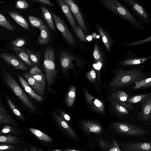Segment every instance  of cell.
<instances>
[{
  "instance_id": "obj_1",
  "label": "cell",
  "mask_w": 151,
  "mask_h": 151,
  "mask_svg": "<svg viewBox=\"0 0 151 151\" xmlns=\"http://www.w3.org/2000/svg\"><path fill=\"white\" fill-rule=\"evenodd\" d=\"M146 78L139 69L118 70L109 83L112 90L123 88Z\"/></svg>"
},
{
  "instance_id": "obj_2",
  "label": "cell",
  "mask_w": 151,
  "mask_h": 151,
  "mask_svg": "<svg viewBox=\"0 0 151 151\" xmlns=\"http://www.w3.org/2000/svg\"><path fill=\"white\" fill-rule=\"evenodd\" d=\"M106 8L131 24L139 30H143V24L124 5L117 0H97Z\"/></svg>"
},
{
  "instance_id": "obj_3",
  "label": "cell",
  "mask_w": 151,
  "mask_h": 151,
  "mask_svg": "<svg viewBox=\"0 0 151 151\" xmlns=\"http://www.w3.org/2000/svg\"><path fill=\"white\" fill-rule=\"evenodd\" d=\"M55 55L54 50L52 47L49 46L46 48L44 51L42 66L49 91H51V87L56 76Z\"/></svg>"
},
{
  "instance_id": "obj_4",
  "label": "cell",
  "mask_w": 151,
  "mask_h": 151,
  "mask_svg": "<svg viewBox=\"0 0 151 151\" xmlns=\"http://www.w3.org/2000/svg\"><path fill=\"white\" fill-rule=\"evenodd\" d=\"M3 76L6 83L15 94L26 106L35 111V108L31 101L11 75L4 70H3Z\"/></svg>"
},
{
  "instance_id": "obj_5",
  "label": "cell",
  "mask_w": 151,
  "mask_h": 151,
  "mask_svg": "<svg viewBox=\"0 0 151 151\" xmlns=\"http://www.w3.org/2000/svg\"><path fill=\"white\" fill-rule=\"evenodd\" d=\"M131 9L139 22L143 25L151 22V16L145 8L136 0H121Z\"/></svg>"
},
{
  "instance_id": "obj_6",
  "label": "cell",
  "mask_w": 151,
  "mask_h": 151,
  "mask_svg": "<svg viewBox=\"0 0 151 151\" xmlns=\"http://www.w3.org/2000/svg\"><path fill=\"white\" fill-rule=\"evenodd\" d=\"M112 126L116 132L126 135L141 136L147 133L145 130L130 124L117 122L112 123Z\"/></svg>"
},
{
  "instance_id": "obj_7",
  "label": "cell",
  "mask_w": 151,
  "mask_h": 151,
  "mask_svg": "<svg viewBox=\"0 0 151 151\" xmlns=\"http://www.w3.org/2000/svg\"><path fill=\"white\" fill-rule=\"evenodd\" d=\"M50 13L56 27L61 33L65 40L70 45H74L76 43V40L64 22L55 13L52 11Z\"/></svg>"
},
{
  "instance_id": "obj_8",
  "label": "cell",
  "mask_w": 151,
  "mask_h": 151,
  "mask_svg": "<svg viewBox=\"0 0 151 151\" xmlns=\"http://www.w3.org/2000/svg\"><path fill=\"white\" fill-rule=\"evenodd\" d=\"M86 102L89 108L96 113L101 114L105 113L104 105L101 101L92 96L85 88L83 87Z\"/></svg>"
},
{
  "instance_id": "obj_9",
  "label": "cell",
  "mask_w": 151,
  "mask_h": 151,
  "mask_svg": "<svg viewBox=\"0 0 151 151\" xmlns=\"http://www.w3.org/2000/svg\"><path fill=\"white\" fill-rule=\"evenodd\" d=\"M70 8L75 19L83 32L86 33L87 28L81 11L73 0H63Z\"/></svg>"
},
{
  "instance_id": "obj_10",
  "label": "cell",
  "mask_w": 151,
  "mask_h": 151,
  "mask_svg": "<svg viewBox=\"0 0 151 151\" xmlns=\"http://www.w3.org/2000/svg\"><path fill=\"white\" fill-rule=\"evenodd\" d=\"M120 146L124 151H151V142H129Z\"/></svg>"
},
{
  "instance_id": "obj_11",
  "label": "cell",
  "mask_w": 151,
  "mask_h": 151,
  "mask_svg": "<svg viewBox=\"0 0 151 151\" xmlns=\"http://www.w3.org/2000/svg\"><path fill=\"white\" fill-rule=\"evenodd\" d=\"M139 103L142 105L137 118L140 120L148 122L151 119V93Z\"/></svg>"
},
{
  "instance_id": "obj_12",
  "label": "cell",
  "mask_w": 151,
  "mask_h": 151,
  "mask_svg": "<svg viewBox=\"0 0 151 151\" xmlns=\"http://www.w3.org/2000/svg\"><path fill=\"white\" fill-rule=\"evenodd\" d=\"M1 58L14 68L21 70H28L27 66L14 55L6 53H1Z\"/></svg>"
},
{
  "instance_id": "obj_13",
  "label": "cell",
  "mask_w": 151,
  "mask_h": 151,
  "mask_svg": "<svg viewBox=\"0 0 151 151\" xmlns=\"http://www.w3.org/2000/svg\"><path fill=\"white\" fill-rule=\"evenodd\" d=\"M128 94L124 91L122 90H117L113 92L111 94L110 100L117 102L128 110H132L134 108L133 104L128 102Z\"/></svg>"
},
{
  "instance_id": "obj_14",
  "label": "cell",
  "mask_w": 151,
  "mask_h": 151,
  "mask_svg": "<svg viewBox=\"0 0 151 151\" xmlns=\"http://www.w3.org/2000/svg\"><path fill=\"white\" fill-rule=\"evenodd\" d=\"M82 128L83 130L88 133L99 134L103 130V127L98 122L89 120H83L81 122Z\"/></svg>"
},
{
  "instance_id": "obj_15",
  "label": "cell",
  "mask_w": 151,
  "mask_h": 151,
  "mask_svg": "<svg viewBox=\"0 0 151 151\" xmlns=\"http://www.w3.org/2000/svg\"><path fill=\"white\" fill-rule=\"evenodd\" d=\"M75 58V56L65 51H61L60 55V61L62 69L66 71L72 68L73 66V61Z\"/></svg>"
},
{
  "instance_id": "obj_16",
  "label": "cell",
  "mask_w": 151,
  "mask_h": 151,
  "mask_svg": "<svg viewBox=\"0 0 151 151\" xmlns=\"http://www.w3.org/2000/svg\"><path fill=\"white\" fill-rule=\"evenodd\" d=\"M55 114L54 116H55L58 122L67 134L73 140H78V136L70 125L61 117L56 114Z\"/></svg>"
},
{
  "instance_id": "obj_17",
  "label": "cell",
  "mask_w": 151,
  "mask_h": 151,
  "mask_svg": "<svg viewBox=\"0 0 151 151\" xmlns=\"http://www.w3.org/2000/svg\"><path fill=\"white\" fill-rule=\"evenodd\" d=\"M23 75L29 84L39 95H43L45 83H41L38 82L32 78L29 73H25Z\"/></svg>"
},
{
  "instance_id": "obj_18",
  "label": "cell",
  "mask_w": 151,
  "mask_h": 151,
  "mask_svg": "<svg viewBox=\"0 0 151 151\" xmlns=\"http://www.w3.org/2000/svg\"><path fill=\"white\" fill-rule=\"evenodd\" d=\"M62 10L69 23L73 29L76 23L70 8L63 0H55Z\"/></svg>"
},
{
  "instance_id": "obj_19",
  "label": "cell",
  "mask_w": 151,
  "mask_h": 151,
  "mask_svg": "<svg viewBox=\"0 0 151 151\" xmlns=\"http://www.w3.org/2000/svg\"><path fill=\"white\" fill-rule=\"evenodd\" d=\"M18 77L25 91L32 97L39 102H41L43 100V98L36 93L30 86L29 84L26 81L22 76L19 75Z\"/></svg>"
},
{
  "instance_id": "obj_20",
  "label": "cell",
  "mask_w": 151,
  "mask_h": 151,
  "mask_svg": "<svg viewBox=\"0 0 151 151\" xmlns=\"http://www.w3.org/2000/svg\"><path fill=\"white\" fill-rule=\"evenodd\" d=\"M112 143L100 139L99 141V145L103 151H121L117 142L114 139L112 140Z\"/></svg>"
},
{
  "instance_id": "obj_21",
  "label": "cell",
  "mask_w": 151,
  "mask_h": 151,
  "mask_svg": "<svg viewBox=\"0 0 151 151\" xmlns=\"http://www.w3.org/2000/svg\"><path fill=\"white\" fill-rule=\"evenodd\" d=\"M40 33L38 38V42L40 45H46L48 44L50 34L47 26L44 24L39 28Z\"/></svg>"
},
{
  "instance_id": "obj_22",
  "label": "cell",
  "mask_w": 151,
  "mask_h": 151,
  "mask_svg": "<svg viewBox=\"0 0 151 151\" xmlns=\"http://www.w3.org/2000/svg\"><path fill=\"white\" fill-rule=\"evenodd\" d=\"M9 14L21 27L25 29L29 30L28 24L25 19L20 14L13 12H9Z\"/></svg>"
},
{
  "instance_id": "obj_23",
  "label": "cell",
  "mask_w": 151,
  "mask_h": 151,
  "mask_svg": "<svg viewBox=\"0 0 151 151\" xmlns=\"http://www.w3.org/2000/svg\"><path fill=\"white\" fill-rule=\"evenodd\" d=\"M96 27L104 44L108 50L109 51L111 45V42L110 37L101 26L97 24Z\"/></svg>"
},
{
  "instance_id": "obj_24",
  "label": "cell",
  "mask_w": 151,
  "mask_h": 151,
  "mask_svg": "<svg viewBox=\"0 0 151 151\" xmlns=\"http://www.w3.org/2000/svg\"><path fill=\"white\" fill-rule=\"evenodd\" d=\"M13 50L16 54L20 58L29 66H32L33 63L29 59L26 50L20 47H14Z\"/></svg>"
},
{
  "instance_id": "obj_25",
  "label": "cell",
  "mask_w": 151,
  "mask_h": 151,
  "mask_svg": "<svg viewBox=\"0 0 151 151\" xmlns=\"http://www.w3.org/2000/svg\"><path fill=\"white\" fill-rule=\"evenodd\" d=\"M114 111L120 116H124L129 114L128 109L120 103L112 100H110Z\"/></svg>"
},
{
  "instance_id": "obj_26",
  "label": "cell",
  "mask_w": 151,
  "mask_h": 151,
  "mask_svg": "<svg viewBox=\"0 0 151 151\" xmlns=\"http://www.w3.org/2000/svg\"><path fill=\"white\" fill-rule=\"evenodd\" d=\"M76 96V89L74 86H71L69 89L66 99L67 106L71 107L75 102Z\"/></svg>"
},
{
  "instance_id": "obj_27",
  "label": "cell",
  "mask_w": 151,
  "mask_h": 151,
  "mask_svg": "<svg viewBox=\"0 0 151 151\" xmlns=\"http://www.w3.org/2000/svg\"><path fill=\"white\" fill-rule=\"evenodd\" d=\"M151 58V55L148 57L142 58H131L121 61L120 64L124 65H131L139 64L143 63Z\"/></svg>"
},
{
  "instance_id": "obj_28",
  "label": "cell",
  "mask_w": 151,
  "mask_h": 151,
  "mask_svg": "<svg viewBox=\"0 0 151 151\" xmlns=\"http://www.w3.org/2000/svg\"><path fill=\"white\" fill-rule=\"evenodd\" d=\"M41 9L45 19L49 27L53 31L55 32V29L53 22V19L50 13L44 6H42Z\"/></svg>"
},
{
  "instance_id": "obj_29",
  "label": "cell",
  "mask_w": 151,
  "mask_h": 151,
  "mask_svg": "<svg viewBox=\"0 0 151 151\" xmlns=\"http://www.w3.org/2000/svg\"><path fill=\"white\" fill-rule=\"evenodd\" d=\"M29 129L32 133L42 140L46 142L52 141V139L50 136L38 129L33 128H30Z\"/></svg>"
},
{
  "instance_id": "obj_30",
  "label": "cell",
  "mask_w": 151,
  "mask_h": 151,
  "mask_svg": "<svg viewBox=\"0 0 151 151\" xmlns=\"http://www.w3.org/2000/svg\"><path fill=\"white\" fill-rule=\"evenodd\" d=\"M93 55L97 64L101 65L103 62L102 57L99 47L96 44L95 45Z\"/></svg>"
},
{
  "instance_id": "obj_31",
  "label": "cell",
  "mask_w": 151,
  "mask_h": 151,
  "mask_svg": "<svg viewBox=\"0 0 151 151\" xmlns=\"http://www.w3.org/2000/svg\"><path fill=\"white\" fill-rule=\"evenodd\" d=\"M150 93L141 94L132 96L129 98L128 102L131 104H136L151 94Z\"/></svg>"
},
{
  "instance_id": "obj_32",
  "label": "cell",
  "mask_w": 151,
  "mask_h": 151,
  "mask_svg": "<svg viewBox=\"0 0 151 151\" xmlns=\"http://www.w3.org/2000/svg\"><path fill=\"white\" fill-rule=\"evenodd\" d=\"M0 25L5 29L11 31H13L14 29L6 18L3 14H0Z\"/></svg>"
},
{
  "instance_id": "obj_33",
  "label": "cell",
  "mask_w": 151,
  "mask_h": 151,
  "mask_svg": "<svg viewBox=\"0 0 151 151\" xmlns=\"http://www.w3.org/2000/svg\"><path fill=\"white\" fill-rule=\"evenodd\" d=\"M28 20L31 25L33 27L39 28L43 24V22L40 19L33 16H29Z\"/></svg>"
},
{
  "instance_id": "obj_34",
  "label": "cell",
  "mask_w": 151,
  "mask_h": 151,
  "mask_svg": "<svg viewBox=\"0 0 151 151\" xmlns=\"http://www.w3.org/2000/svg\"><path fill=\"white\" fill-rule=\"evenodd\" d=\"M151 81V77L144 78L142 80L136 81L134 83L135 85L132 88L134 89H137L142 88Z\"/></svg>"
},
{
  "instance_id": "obj_35",
  "label": "cell",
  "mask_w": 151,
  "mask_h": 151,
  "mask_svg": "<svg viewBox=\"0 0 151 151\" xmlns=\"http://www.w3.org/2000/svg\"><path fill=\"white\" fill-rule=\"evenodd\" d=\"M26 51L32 62L35 64L38 65L39 61V55L30 50L27 49Z\"/></svg>"
},
{
  "instance_id": "obj_36",
  "label": "cell",
  "mask_w": 151,
  "mask_h": 151,
  "mask_svg": "<svg viewBox=\"0 0 151 151\" xmlns=\"http://www.w3.org/2000/svg\"><path fill=\"white\" fill-rule=\"evenodd\" d=\"M6 98L8 104L14 114L21 119H23L24 118L22 114L16 108L11 100L7 96Z\"/></svg>"
},
{
  "instance_id": "obj_37",
  "label": "cell",
  "mask_w": 151,
  "mask_h": 151,
  "mask_svg": "<svg viewBox=\"0 0 151 151\" xmlns=\"http://www.w3.org/2000/svg\"><path fill=\"white\" fill-rule=\"evenodd\" d=\"M150 41H151V35L147 38L143 40H139L133 42L125 43L123 44V45L126 46L133 47Z\"/></svg>"
},
{
  "instance_id": "obj_38",
  "label": "cell",
  "mask_w": 151,
  "mask_h": 151,
  "mask_svg": "<svg viewBox=\"0 0 151 151\" xmlns=\"http://www.w3.org/2000/svg\"><path fill=\"white\" fill-rule=\"evenodd\" d=\"M17 138L11 135L7 136H0V142L2 143H13L17 142Z\"/></svg>"
},
{
  "instance_id": "obj_39",
  "label": "cell",
  "mask_w": 151,
  "mask_h": 151,
  "mask_svg": "<svg viewBox=\"0 0 151 151\" xmlns=\"http://www.w3.org/2000/svg\"><path fill=\"white\" fill-rule=\"evenodd\" d=\"M26 43V41L24 39L18 38L13 40L12 44L14 47H20L25 45Z\"/></svg>"
},
{
  "instance_id": "obj_40",
  "label": "cell",
  "mask_w": 151,
  "mask_h": 151,
  "mask_svg": "<svg viewBox=\"0 0 151 151\" xmlns=\"http://www.w3.org/2000/svg\"><path fill=\"white\" fill-rule=\"evenodd\" d=\"M79 38L83 41H85L86 38L84 34L83 31L78 25H76L73 29Z\"/></svg>"
},
{
  "instance_id": "obj_41",
  "label": "cell",
  "mask_w": 151,
  "mask_h": 151,
  "mask_svg": "<svg viewBox=\"0 0 151 151\" xmlns=\"http://www.w3.org/2000/svg\"><path fill=\"white\" fill-rule=\"evenodd\" d=\"M5 112L0 111V124L4 123H12L13 120L9 116L6 115Z\"/></svg>"
},
{
  "instance_id": "obj_42",
  "label": "cell",
  "mask_w": 151,
  "mask_h": 151,
  "mask_svg": "<svg viewBox=\"0 0 151 151\" xmlns=\"http://www.w3.org/2000/svg\"><path fill=\"white\" fill-rule=\"evenodd\" d=\"M15 7L18 9H25L29 7V5L24 0H19L16 2Z\"/></svg>"
},
{
  "instance_id": "obj_43",
  "label": "cell",
  "mask_w": 151,
  "mask_h": 151,
  "mask_svg": "<svg viewBox=\"0 0 151 151\" xmlns=\"http://www.w3.org/2000/svg\"><path fill=\"white\" fill-rule=\"evenodd\" d=\"M31 77L38 82L42 83H45V77L43 73H41L34 75H30Z\"/></svg>"
},
{
  "instance_id": "obj_44",
  "label": "cell",
  "mask_w": 151,
  "mask_h": 151,
  "mask_svg": "<svg viewBox=\"0 0 151 151\" xmlns=\"http://www.w3.org/2000/svg\"><path fill=\"white\" fill-rule=\"evenodd\" d=\"M87 78L88 80L91 82L94 83L95 82L96 74L93 70H91L87 74Z\"/></svg>"
},
{
  "instance_id": "obj_45",
  "label": "cell",
  "mask_w": 151,
  "mask_h": 151,
  "mask_svg": "<svg viewBox=\"0 0 151 151\" xmlns=\"http://www.w3.org/2000/svg\"><path fill=\"white\" fill-rule=\"evenodd\" d=\"M42 73L41 70L37 66L32 67L29 72L30 75H34Z\"/></svg>"
},
{
  "instance_id": "obj_46",
  "label": "cell",
  "mask_w": 151,
  "mask_h": 151,
  "mask_svg": "<svg viewBox=\"0 0 151 151\" xmlns=\"http://www.w3.org/2000/svg\"><path fill=\"white\" fill-rule=\"evenodd\" d=\"M45 4L51 6H54V4L50 0H37Z\"/></svg>"
},
{
  "instance_id": "obj_47",
  "label": "cell",
  "mask_w": 151,
  "mask_h": 151,
  "mask_svg": "<svg viewBox=\"0 0 151 151\" xmlns=\"http://www.w3.org/2000/svg\"><path fill=\"white\" fill-rule=\"evenodd\" d=\"M11 127L8 126H5L1 130V132L7 133L10 132L11 131Z\"/></svg>"
},
{
  "instance_id": "obj_48",
  "label": "cell",
  "mask_w": 151,
  "mask_h": 151,
  "mask_svg": "<svg viewBox=\"0 0 151 151\" xmlns=\"http://www.w3.org/2000/svg\"><path fill=\"white\" fill-rule=\"evenodd\" d=\"M62 115L64 119L67 121H70L71 120L70 116L63 112H62Z\"/></svg>"
},
{
  "instance_id": "obj_49",
  "label": "cell",
  "mask_w": 151,
  "mask_h": 151,
  "mask_svg": "<svg viewBox=\"0 0 151 151\" xmlns=\"http://www.w3.org/2000/svg\"><path fill=\"white\" fill-rule=\"evenodd\" d=\"M11 147L7 145H1L0 146V150H6L10 148Z\"/></svg>"
},
{
  "instance_id": "obj_50",
  "label": "cell",
  "mask_w": 151,
  "mask_h": 151,
  "mask_svg": "<svg viewBox=\"0 0 151 151\" xmlns=\"http://www.w3.org/2000/svg\"><path fill=\"white\" fill-rule=\"evenodd\" d=\"M151 87V81L143 86L142 88H146Z\"/></svg>"
},
{
  "instance_id": "obj_51",
  "label": "cell",
  "mask_w": 151,
  "mask_h": 151,
  "mask_svg": "<svg viewBox=\"0 0 151 151\" xmlns=\"http://www.w3.org/2000/svg\"><path fill=\"white\" fill-rule=\"evenodd\" d=\"M66 150L69 151H81V150H77L76 149H74L73 148V149H70V148H68V149Z\"/></svg>"
},
{
  "instance_id": "obj_52",
  "label": "cell",
  "mask_w": 151,
  "mask_h": 151,
  "mask_svg": "<svg viewBox=\"0 0 151 151\" xmlns=\"http://www.w3.org/2000/svg\"><path fill=\"white\" fill-rule=\"evenodd\" d=\"M86 40H87L90 41H91L92 39V37L91 36H89L87 37L86 38Z\"/></svg>"
},
{
  "instance_id": "obj_53",
  "label": "cell",
  "mask_w": 151,
  "mask_h": 151,
  "mask_svg": "<svg viewBox=\"0 0 151 151\" xmlns=\"http://www.w3.org/2000/svg\"><path fill=\"white\" fill-rule=\"evenodd\" d=\"M93 37L94 38H97V35L96 33H94L93 34Z\"/></svg>"
},
{
  "instance_id": "obj_54",
  "label": "cell",
  "mask_w": 151,
  "mask_h": 151,
  "mask_svg": "<svg viewBox=\"0 0 151 151\" xmlns=\"http://www.w3.org/2000/svg\"><path fill=\"white\" fill-rule=\"evenodd\" d=\"M60 150H55L54 151H60Z\"/></svg>"
}]
</instances>
